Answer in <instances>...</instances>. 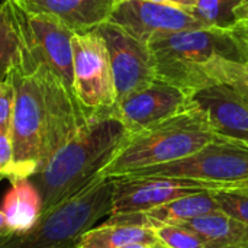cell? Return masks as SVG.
<instances>
[{
    "label": "cell",
    "mask_w": 248,
    "mask_h": 248,
    "mask_svg": "<svg viewBox=\"0 0 248 248\" xmlns=\"http://www.w3.org/2000/svg\"><path fill=\"white\" fill-rule=\"evenodd\" d=\"M235 15H237L238 23H240V22H244V20H248V0H243V1L240 3V6L237 7Z\"/></svg>",
    "instance_id": "27"
},
{
    "label": "cell",
    "mask_w": 248,
    "mask_h": 248,
    "mask_svg": "<svg viewBox=\"0 0 248 248\" xmlns=\"http://www.w3.org/2000/svg\"><path fill=\"white\" fill-rule=\"evenodd\" d=\"M219 135L196 105L141 132L129 134L124 147L103 170V177H119L153 166L182 160Z\"/></svg>",
    "instance_id": "4"
},
{
    "label": "cell",
    "mask_w": 248,
    "mask_h": 248,
    "mask_svg": "<svg viewBox=\"0 0 248 248\" xmlns=\"http://www.w3.org/2000/svg\"><path fill=\"white\" fill-rule=\"evenodd\" d=\"M121 248H153V244H148V243H131V244H126Z\"/></svg>",
    "instance_id": "29"
},
{
    "label": "cell",
    "mask_w": 248,
    "mask_h": 248,
    "mask_svg": "<svg viewBox=\"0 0 248 248\" xmlns=\"http://www.w3.org/2000/svg\"><path fill=\"white\" fill-rule=\"evenodd\" d=\"M6 77L15 89L10 121L13 166L9 179H29L42 170L90 118L74 93L44 64L25 65L17 54Z\"/></svg>",
    "instance_id": "1"
},
{
    "label": "cell",
    "mask_w": 248,
    "mask_h": 248,
    "mask_svg": "<svg viewBox=\"0 0 248 248\" xmlns=\"http://www.w3.org/2000/svg\"><path fill=\"white\" fill-rule=\"evenodd\" d=\"M3 179H4V177H3V176H0V182H1V180H3Z\"/></svg>",
    "instance_id": "32"
},
{
    "label": "cell",
    "mask_w": 248,
    "mask_h": 248,
    "mask_svg": "<svg viewBox=\"0 0 248 248\" xmlns=\"http://www.w3.org/2000/svg\"><path fill=\"white\" fill-rule=\"evenodd\" d=\"M246 186H248V183H246Z\"/></svg>",
    "instance_id": "33"
},
{
    "label": "cell",
    "mask_w": 248,
    "mask_h": 248,
    "mask_svg": "<svg viewBox=\"0 0 248 248\" xmlns=\"http://www.w3.org/2000/svg\"><path fill=\"white\" fill-rule=\"evenodd\" d=\"M71 45L73 87L84 113L90 119L115 115L116 87L105 39L93 29L74 33Z\"/></svg>",
    "instance_id": "7"
},
{
    "label": "cell",
    "mask_w": 248,
    "mask_h": 248,
    "mask_svg": "<svg viewBox=\"0 0 248 248\" xmlns=\"http://www.w3.org/2000/svg\"><path fill=\"white\" fill-rule=\"evenodd\" d=\"M26 12L57 17L74 33L93 31L110 19L121 0H16Z\"/></svg>",
    "instance_id": "14"
},
{
    "label": "cell",
    "mask_w": 248,
    "mask_h": 248,
    "mask_svg": "<svg viewBox=\"0 0 248 248\" xmlns=\"http://www.w3.org/2000/svg\"><path fill=\"white\" fill-rule=\"evenodd\" d=\"M148 46L155 62V78L171 83L187 94L211 84L203 68L212 60L248 61V38L238 25L182 31L155 38Z\"/></svg>",
    "instance_id": "3"
},
{
    "label": "cell",
    "mask_w": 248,
    "mask_h": 248,
    "mask_svg": "<svg viewBox=\"0 0 248 248\" xmlns=\"http://www.w3.org/2000/svg\"><path fill=\"white\" fill-rule=\"evenodd\" d=\"M153 248H167L163 243H160V241H157V243H154L153 244Z\"/></svg>",
    "instance_id": "31"
},
{
    "label": "cell",
    "mask_w": 248,
    "mask_h": 248,
    "mask_svg": "<svg viewBox=\"0 0 248 248\" xmlns=\"http://www.w3.org/2000/svg\"><path fill=\"white\" fill-rule=\"evenodd\" d=\"M13 166V147L10 141V131L0 129V176L10 177Z\"/></svg>",
    "instance_id": "25"
},
{
    "label": "cell",
    "mask_w": 248,
    "mask_h": 248,
    "mask_svg": "<svg viewBox=\"0 0 248 248\" xmlns=\"http://www.w3.org/2000/svg\"><path fill=\"white\" fill-rule=\"evenodd\" d=\"M19 48V36L7 1L4 0L0 3V81L6 78L9 70L16 61Z\"/></svg>",
    "instance_id": "21"
},
{
    "label": "cell",
    "mask_w": 248,
    "mask_h": 248,
    "mask_svg": "<svg viewBox=\"0 0 248 248\" xmlns=\"http://www.w3.org/2000/svg\"><path fill=\"white\" fill-rule=\"evenodd\" d=\"M243 0H198L192 13L206 26L235 28L237 7Z\"/></svg>",
    "instance_id": "20"
},
{
    "label": "cell",
    "mask_w": 248,
    "mask_h": 248,
    "mask_svg": "<svg viewBox=\"0 0 248 248\" xmlns=\"http://www.w3.org/2000/svg\"><path fill=\"white\" fill-rule=\"evenodd\" d=\"M211 83H224L248 99V62L215 58L203 68Z\"/></svg>",
    "instance_id": "19"
},
{
    "label": "cell",
    "mask_w": 248,
    "mask_h": 248,
    "mask_svg": "<svg viewBox=\"0 0 248 248\" xmlns=\"http://www.w3.org/2000/svg\"><path fill=\"white\" fill-rule=\"evenodd\" d=\"M125 176L183 177L228 186H243L248 183V145L218 137L182 160L153 166Z\"/></svg>",
    "instance_id": "8"
},
{
    "label": "cell",
    "mask_w": 248,
    "mask_h": 248,
    "mask_svg": "<svg viewBox=\"0 0 248 248\" xmlns=\"http://www.w3.org/2000/svg\"><path fill=\"white\" fill-rule=\"evenodd\" d=\"M129 137L118 116L90 119L42 170L31 176L42 199V214L77 196L96 180Z\"/></svg>",
    "instance_id": "2"
},
{
    "label": "cell",
    "mask_w": 248,
    "mask_h": 248,
    "mask_svg": "<svg viewBox=\"0 0 248 248\" xmlns=\"http://www.w3.org/2000/svg\"><path fill=\"white\" fill-rule=\"evenodd\" d=\"M94 29L106 42L116 87V103L155 80V62L148 44L138 41L110 20Z\"/></svg>",
    "instance_id": "10"
},
{
    "label": "cell",
    "mask_w": 248,
    "mask_h": 248,
    "mask_svg": "<svg viewBox=\"0 0 248 248\" xmlns=\"http://www.w3.org/2000/svg\"><path fill=\"white\" fill-rule=\"evenodd\" d=\"M190 102L208 116L214 131L248 145V99L224 83H211L189 94Z\"/></svg>",
    "instance_id": "13"
},
{
    "label": "cell",
    "mask_w": 248,
    "mask_h": 248,
    "mask_svg": "<svg viewBox=\"0 0 248 248\" xmlns=\"http://www.w3.org/2000/svg\"><path fill=\"white\" fill-rule=\"evenodd\" d=\"M10 232H12V230H10L9 224H7V219H6L3 211L0 209V237H4V235H7Z\"/></svg>",
    "instance_id": "28"
},
{
    "label": "cell",
    "mask_w": 248,
    "mask_h": 248,
    "mask_svg": "<svg viewBox=\"0 0 248 248\" xmlns=\"http://www.w3.org/2000/svg\"><path fill=\"white\" fill-rule=\"evenodd\" d=\"M6 1L20 42L19 60L29 67L46 65L74 93L71 45L74 32L51 15L31 13L16 0Z\"/></svg>",
    "instance_id": "6"
},
{
    "label": "cell",
    "mask_w": 248,
    "mask_h": 248,
    "mask_svg": "<svg viewBox=\"0 0 248 248\" xmlns=\"http://www.w3.org/2000/svg\"><path fill=\"white\" fill-rule=\"evenodd\" d=\"M9 182L10 189L3 198L1 211L12 232L26 231L42 215L41 195L28 177H12Z\"/></svg>",
    "instance_id": "16"
},
{
    "label": "cell",
    "mask_w": 248,
    "mask_h": 248,
    "mask_svg": "<svg viewBox=\"0 0 248 248\" xmlns=\"http://www.w3.org/2000/svg\"><path fill=\"white\" fill-rule=\"evenodd\" d=\"M195 231L208 248H248V225L224 214L212 212L183 222Z\"/></svg>",
    "instance_id": "17"
},
{
    "label": "cell",
    "mask_w": 248,
    "mask_h": 248,
    "mask_svg": "<svg viewBox=\"0 0 248 248\" xmlns=\"http://www.w3.org/2000/svg\"><path fill=\"white\" fill-rule=\"evenodd\" d=\"M219 209L248 225V186H231L214 192Z\"/></svg>",
    "instance_id": "22"
},
{
    "label": "cell",
    "mask_w": 248,
    "mask_h": 248,
    "mask_svg": "<svg viewBox=\"0 0 248 248\" xmlns=\"http://www.w3.org/2000/svg\"><path fill=\"white\" fill-rule=\"evenodd\" d=\"M247 62H248V61H247Z\"/></svg>",
    "instance_id": "34"
},
{
    "label": "cell",
    "mask_w": 248,
    "mask_h": 248,
    "mask_svg": "<svg viewBox=\"0 0 248 248\" xmlns=\"http://www.w3.org/2000/svg\"><path fill=\"white\" fill-rule=\"evenodd\" d=\"M110 179L113 180L112 215L142 214L187 195L231 187L228 185L183 177L119 176Z\"/></svg>",
    "instance_id": "9"
},
{
    "label": "cell",
    "mask_w": 248,
    "mask_h": 248,
    "mask_svg": "<svg viewBox=\"0 0 248 248\" xmlns=\"http://www.w3.org/2000/svg\"><path fill=\"white\" fill-rule=\"evenodd\" d=\"M238 26H240V29L244 32V35L248 38V20H244V22H240V23H237Z\"/></svg>",
    "instance_id": "30"
},
{
    "label": "cell",
    "mask_w": 248,
    "mask_h": 248,
    "mask_svg": "<svg viewBox=\"0 0 248 248\" xmlns=\"http://www.w3.org/2000/svg\"><path fill=\"white\" fill-rule=\"evenodd\" d=\"M189 106L190 97L183 89L155 78L121 99L116 103L115 116L129 134H137L183 112Z\"/></svg>",
    "instance_id": "12"
},
{
    "label": "cell",
    "mask_w": 248,
    "mask_h": 248,
    "mask_svg": "<svg viewBox=\"0 0 248 248\" xmlns=\"http://www.w3.org/2000/svg\"><path fill=\"white\" fill-rule=\"evenodd\" d=\"M214 192L215 190H208L202 193L187 195L142 214H128V215H113V217H116L124 222L144 225L153 230L161 225L183 224L196 219L199 217H205L212 212L221 211L214 196Z\"/></svg>",
    "instance_id": "15"
},
{
    "label": "cell",
    "mask_w": 248,
    "mask_h": 248,
    "mask_svg": "<svg viewBox=\"0 0 248 248\" xmlns=\"http://www.w3.org/2000/svg\"><path fill=\"white\" fill-rule=\"evenodd\" d=\"M158 238L153 228L128 224L110 215L106 222L87 231L77 248H121L131 243L154 244Z\"/></svg>",
    "instance_id": "18"
},
{
    "label": "cell",
    "mask_w": 248,
    "mask_h": 248,
    "mask_svg": "<svg viewBox=\"0 0 248 248\" xmlns=\"http://www.w3.org/2000/svg\"><path fill=\"white\" fill-rule=\"evenodd\" d=\"M15 103V89L6 77L0 81V129L10 131V121Z\"/></svg>",
    "instance_id": "24"
},
{
    "label": "cell",
    "mask_w": 248,
    "mask_h": 248,
    "mask_svg": "<svg viewBox=\"0 0 248 248\" xmlns=\"http://www.w3.org/2000/svg\"><path fill=\"white\" fill-rule=\"evenodd\" d=\"M113 180L100 177L77 196L42 214L26 231L0 237V248H77L81 237L112 215Z\"/></svg>",
    "instance_id": "5"
},
{
    "label": "cell",
    "mask_w": 248,
    "mask_h": 248,
    "mask_svg": "<svg viewBox=\"0 0 248 248\" xmlns=\"http://www.w3.org/2000/svg\"><path fill=\"white\" fill-rule=\"evenodd\" d=\"M154 232L167 248H208L195 231L183 224L161 225L154 228Z\"/></svg>",
    "instance_id": "23"
},
{
    "label": "cell",
    "mask_w": 248,
    "mask_h": 248,
    "mask_svg": "<svg viewBox=\"0 0 248 248\" xmlns=\"http://www.w3.org/2000/svg\"><path fill=\"white\" fill-rule=\"evenodd\" d=\"M141 42L201 28H209L192 12L147 0H121L109 19Z\"/></svg>",
    "instance_id": "11"
},
{
    "label": "cell",
    "mask_w": 248,
    "mask_h": 248,
    "mask_svg": "<svg viewBox=\"0 0 248 248\" xmlns=\"http://www.w3.org/2000/svg\"><path fill=\"white\" fill-rule=\"evenodd\" d=\"M147 1H154V3H161V4H170V6H176V7L186 9L189 12H192L196 7V4H198V0H147Z\"/></svg>",
    "instance_id": "26"
}]
</instances>
